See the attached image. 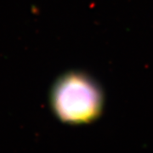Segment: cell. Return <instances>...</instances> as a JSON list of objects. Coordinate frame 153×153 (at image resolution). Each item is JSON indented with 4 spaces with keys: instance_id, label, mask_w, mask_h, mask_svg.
<instances>
[{
    "instance_id": "obj_1",
    "label": "cell",
    "mask_w": 153,
    "mask_h": 153,
    "mask_svg": "<svg viewBox=\"0 0 153 153\" xmlns=\"http://www.w3.org/2000/svg\"><path fill=\"white\" fill-rule=\"evenodd\" d=\"M51 104L59 119L66 123L82 124L98 117L103 106V96L92 78L72 72L55 83Z\"/></svg>"
}]
</instances>
